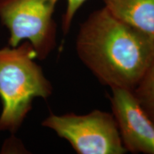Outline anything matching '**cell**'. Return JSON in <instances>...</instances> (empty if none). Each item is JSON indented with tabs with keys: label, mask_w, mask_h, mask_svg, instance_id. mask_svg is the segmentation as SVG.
Instances as JSON below:
<instances>
[{
	"label": "cell",
	"mask_w": 154,
	"mask_h": 154,
	"mask_svg": "<svg viewBox=\"0 0 154 154\" xmlns=\"http://www.w3.org/2000/svg\"><path fill=\"white\" fill-rule=\"evenodd\" d=\"M77 54L101 83L133 91L154 60V40L105 8L81 25Z\"/></svg>",
	"instance_id": "1"
},
{
	"label": "cell",
	"mask_w": 154,
	"mask_h": 154,
	"mask_svg": "<svg viewBox=\"0 0 154 154\" xmlns=\"http://www.w3.org/2000/svg\"><path fill=\"white\" fill-rule=\"evenodd\" d=\"M37 55L29 42L0 49V98L2 112L0 131L14 132L30 111L34 98L46 99L52 87L34 59Z\"/></svg>",
	"instance_id": "2"
},
{
	"label": "cell",
	"mask_w": 154,
	"mask_h": 154,
	"mask_svg": "<svg viewBox=\"0 0 154 154\" xmlns=\"http://www.w3.org/2000/svg\"><path fill=\"white\" fill-rule=\"evenodd\" d=\"M68 140L80 154H123L127 152L117 124L110 113L96 110L86 115L51 114L42 123Z\"/></svg>",
	"instance_id": "3"
},
{
	"label": "cell",
	"mask_w": 154,
	"mask_h": 154,
	"mask_svg": "<svg viewBox=\"0 0 154 154\" xmlns=\"http://www.w3.org/2000/svg\"><path fill=\"white\" fill-rule=\"evenodd\" d=\"M59 0H0V19L10 33L9 44L28 40L37 58L45 59L56 44L53 14Z\"/></svg>",
	"instance_id": "4"
},
{
	"label": "cell",
	"mask_w": 154,
	"mask_h": 154,
	"mask_svg": "<svg viewBox=\"0 0 154 154\" xmlns=\"http://www.w3.org/2000/svg\"><path fill=\"white\" fill-rule=\"evenodd\" d=\"M111 102L125 149L132 153L154 154V122L131 90L112 88Z\"/></svg>",
	"instance_id": "5"
},
{
	"label": "cell",
	"mask_w": 154,
	"mask_h": 154,
	"mask_svg": "<svg viewBox=\"0 0 154 154\" xmlns=\"http://www.w3.org/2000/svg\"><path fill=\"white\" fill-rule=\"evenodd\" d=\"M103 2L113 17L154 40V0H103Z\"/></svg>",
	"instance_id": "6"
},
{
	"label": "cell",
	"mask_w": 154,
	"mask_h": 154,
	"mask_svg": "<svg viewBox=\"0 0 154 154\" xmlns=\"http://www.w3.org/2000/svg\"><path fill=\"white\" fill-rule=\"evenodd\" d=\"M132 91L145 112L154 122V60Z\"/></svg>",
	"instance_id": "7"
},
{
	"label": "cell",
	"mask_w": 154,
	"mask_h": 154,
	"mask_svg": "<svg viewBox=\"0 0 154 154\" xmlns=\"http://www.w3.org/2000/svg\"><path fill=\"white\" fill-rule=\"evenodd\" d=\"M86 1V0H66V9L62 19V29L63 33L66 34L69 32L77 11Z\"/></svg>",
	"instance_id": "8"
}]
</instances>
